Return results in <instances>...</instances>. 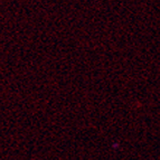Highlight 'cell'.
<instances>
[{
  "mask_svg": "<svg viewBox=\"0 0 160 160\" xmlns=\"http://www.w3.org/2000/svg\"><path fill=\"white\" fill-rule=\"evenodd\" d=\"M118 146H119V144H118V143H114V144H113V148H115V149H117Z\"/></svg>",
  "mask_w": 160,
  "mask_h": 160,
  "instance_id": "obj_1",
  "label": "cell"
}]
</instances>
